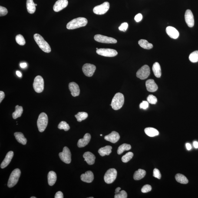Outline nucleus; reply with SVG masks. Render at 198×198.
<instances>
[{
	"instance_id": "052dcab7",
	"label": "nucleus",
	"mask_w": 198,
	"mask_h": 198,
	"mask_svg": "<svg viewBox=\"0 0 198 198\" xmlns=\"http://www.w3.org/2000/svg\"><path fill=\"white\" fill-rule=\"evenodd\" d=\"M100 136H103V135H102V134H101V135H100Z\"/></svg>"
},
{
	"instance_id": "f257e3e1",
	"label": "nucleus",
	"mask_w": 198,
	"mask_h": 198,
	"mask_svg": "<svg viewBox=\"0 0 198 198\" xmlns=\"http://www.w3.org/2000/svg\"><path fill=\"white\" fill-rule=\"evenodd\" d=\"M88 23L86 18H78L70 21L67 24V28L68 29H74L80 27L85 26Z\"/></svg>"
},
{
	"instance_id": "a19ab883",
	"label": "nucleus",
	"mask_w": 198,
	"mask_h": 198,
	"mask_svg": "<svg viewBox=\"0 0 198 198\" xmlns=\"http://www.w3.org/2000/svg\"><path fill=\"white\" fill-rule=\"evenodd\" d=\"M115 198H127V193L125 191L121 190L119 193L115 195Z\"/></svg>"
},
{
	"instance_id": "cd10ccee",
	"label": "nucleus",
	"mask_w": 198,
	"mask_h": 198,
	"mask_svg": "<svg viewBox=\"0 0 198 198\" xmlns=\"http://www.w3.org/2000/svg\"><path fill=\"white\" fill-rule=\"evenodd\" d=\"M145 132L147 136L150 137H154L159 134L158 131L152 127H147L145 128Z\"/></svg>"
},
{
	"instance_id": "9b49d317",
	"label": "nucleus",
	"mask_w": 198,
	"mask_h": 198,
	"mask_svg": "<svg viewBox=\"0 0 198 198\" xmlns=\"http://www.w3.org/2000/svg\"><path fill=\"white\" fill-rule=\"evenodd\" d=\"M96 52L99 55L106 57H115L118 54L116 50L110 48H99Z\"/></svg>"
},
{
	"instance_id": "412c9836",
	"label": "nucleus",
	"mask_w": 198,
	"mask_h": 198,
	"mask_svg": "<svg viewBox=\"0 0 198 198\" xmlns=\"http://www.w3.org/2000/svg\"><path fill=\"white\" fill-rule=\"evenodd\" d=\"M166 33L169 37L173 39H176L179 36V33L174 27L169 26L166 29Z\"/></svg>"
},
{
	"instance_id": "7c9ffc66",
	"label": "nucleus",
	"mask_w": 198,
	"mask_h": 198,
	"mask_svg": "<svg viewBox=\"0 0 198 198\" xmlns=\"http://www.w3.org/2000/svg\"><path fill=\"white\" fill-rule=\"evenodd\" d=\"M138 44L140 47L145 49H150L153 48V44L145 39H140L138 41Z\"/></svg>"
},
{
	"instance_id": "393cba45",
	"label": "nucleus",
	"mask_w": 198,
	"mask_h": 198,
	"mask_svg": "<svg viewBox=\"0 0 198 198\" xmlns=\"http://www.w3.org/2000/svg\"><path fill=\"white\" fill-rule=\"evenodd\" d=\"M112 147L110 146H106L99 149L98 152L101 156L109 155L112 152Z\"/></svg>"
},
{
	"instance_id": "9d476101",
	"label": "nucleus",
	"mask_w": 198,
	"mask_h": 198,
	"mask_svg": "<svg viewBox=\"0 0 198 198\" xmlns=\"http://www.w3.org/2000/svg\"><path fill=\"white\" fill-rule=\"evenodd\" d=\"M150 74V69L147 65H144L137 72V77L141 80L147 79Z\"/></svg>"
},
{
	"instance_id": "2eb2a0df",
	"label": "nucleus",
	"mask_w": 198,
	"mask_h": 198,
	"mask_svg": "<svg viewBox=\"0 0 198 198\" xmlns=\"http://www.w3.org/2000/svg\"><path fill=\"white\" fill-rule=\"evenodd\" d=\"M68 5V0H58L54 5V11L59 12L66 8Z\"/></svg>"
},
{
	"instance_id": "473e14b6",
	"label": "nucleus",
	"mask_w": 198,
	"mask_h": 198,
	"mask_svg": "<svg viewBox=\"0 0 198 198\" xmlns=\"http://www.w3.org/2000/svg\"><path fill=\"white\" fill-rule=\"evenodd\" d=\"M15 108V111L12 114L13 118L14 119H15L18 117H20L23 112V108L21 106L17 105L16 106Z\"/></svg>"
},
{
	"instance_id": "603ef678",
	"label": "nucleus",
	"mask_w": 198,
	"mask_h": 198,
	"mask_svg": "<svg viewBox=\"0 0 198 198\" xmlns=\"http://www.w3.org/2000/svg\"><path fill=\"white\" fill-rule=\"evenodd\" d=\"M186 148H187L188 150H191L192 149V146L191 145L190 143H187L186 145Z\"/></svg>"
},
{
	"instance_id": "a211bd4d",
	"label": "nucleus",
	"mask_w": 198,
	"mask_h": 198,
	"mask_svg": "<svg viewBox=\"0 0 198 198\" xmlns=\"http://www.w3.org/2000/svg\"><path fill=\"white\" fill-rule=\"evenodd\" d=\"M81 179L83 182L87 183H91L94 179V176L92 172L88 171L85 173H83L80 176Z\"/></svg>"
},
{
	"instance_id": "4c0bfd02",
	"label": "nucleus",
	"mask_w": 198,
	"mask_h": 198,
	"mask_svg": "<svg viewBox=\"0 0 198 198\" xmlns=\"http://www.w3.org/2000/svg\"><path fill=\"white\" fill-rule=\"evenodd\" d=\"M58 128L60 130H64L65 131H68L70 129V127L69 125L67 124L66 122L62 121L58 124Z\"/></svg>"
},
{
	"instance_id": "c03bdc74",
	"label": "nucleus",
	"mask_w": 198,
	"mask_h": 198,
	"mask_svg": "<svg viewBox=\"0 0 198 198\" xmlns=\"http://www.w3.org/2000/svg\"><path fill=\"white\" fill-rule=\"evenodd\" d=\"M8 13V10L6 8L2 6H0V16H1L6 15Z\"/></svg>"
},
{
	"instance_id": "6e6552de",
	"label": "nucleus",
	"mask_w": 198,
	"mask_h": 198,
	"mask_svg": "<svg viewBox=\"0 0 198 198\" xmlns=\"http://www.w3.org/2000/svg\"><path fill=\"white\" fill-rule=\"evenodd\" d=\"M110 7V3L107 2H105L101 5L95 7L93 8V12L97 15H103L108 11Z\"/></svg>"
},
{
	"instance_id": "b1692460",
	"label": "nucleus",
	"mask_w": 198,
	"mask_h": 198,
	"mask_svg": "<svg viewBox=\"0 0 198 198\" xmlns=\"http://www.w3.org/2000/svg\"><path fill=\"white\" fill-rule=\"evenodd\" d=\"M48 183L50 186H52L55 184L56 181L57 176L56 173L53 171L49 172L48 174Z\"/></svg>"
},
{
	"instance_id": "de8ad7c7",
	"label": "nucleus",
	"mask_w": 198,
	"mask_h": 198,
	"mask_svg": "<svg viewBox=\"0 0 198 198\" xmlns=\"http://www.w3.org/2000/svg\"><path fill=\"white\" fill-rule=\"evenodd\" d=\"M143 15H142V14L139 13L136 15V16L135 17L134 19L135 20L136 22H140V21H141V20L143 19Z\"/></svg>"
},
{
	"instance_id": "c756f323",
	"label": "nucleus",
	"mask_w": 198,
	"mask_h": 198,
	"mask_svg": "<svg viewBox=\"0 0 198 198\" xmlns=\"http://www.w3.org/2000/svg\"><path fill=\"white\" fill-rule=\"evenodd\" d=\"M146 174L145 171L140 169L135 172L133 177L134 180H140L144 178Z\"/></svg>"
},
{
	"instance_id": "1a4fd4ad",
	"label": "nucleus",
	"mask_w": 198,
	"mask_h": 198,
	"mask_svg": "<svg viewBox=\"0 0 198 198\" xmlns=\"http://www.w3.org/2000/svg\"><path fill=\"white\" fill-rule=\"evenodd\" d=\"M61 160L66 164H70L71 161V152L68 147H64L62 152L59 154Z\"/></svg>"
},
{
	"instance_id": "bb28decb",
	"label": "nucleus",
	"mask_w": 198,
	"mask_h": 198,
	"mask_svg": "<svg viewBox=\"0 0 198 198\" xmlns=\"http://www.w3.org/2000/svg\"><path fill=\"white\" fill-rule=\"evenodd\" d=\"M152 70L155 76L157 78H160L161 75V69L158 62H156L153 64Z\"/></svg>"
},
{
	"instance_id": "39448f33",
	"label": "nucleus",
	"mask_w": 198,
	"mask_h": 198,
	"mask_svg": "<svg viewBox=\"0 0 198 198\" xmlns=\"http://www.w3.org/2000/svg\"><path fill=\"white\" fill-rule=\"evenodd\" d=\"M21 173L20 170L19 169H15L13 171L8 179V187H12L16 185L19 180Z\"/></svg>"
},
{
	"instance_id": "f03ea898",
	"label": "nucleus",
	"mask_w": 198,
	"mask_h": 198,
	"mask_svg": "<svg viewBox=\"0 0 198 198\" xmlns=\"http://www.w3.org/2000/svg\"><path fill=\"white\" fill-rule=\"evenodd\" d=\"M124 98L122 93H117L112 100L111 104L112 108L114 110H118L121 109L124 104Z\"/></svg>"
},
{
	"instance_id": "aec40b11",
	"label": "nucleus",
	"mask_w": 198,
	"mask_h": 198,
	"mask_svg": "<svg viewBox=\"0 0 198 198\" xmlns=\"http://www.w3.org/2000/svg\"><path fill=\"white\" fill-rule=\"evenodd\" d=\"M91 136L89 133H86L84 136V138L80 139L77 143V146L79 147H85L89 143L91 140Z\"/></svg>"
},
{
	"instance_id": "20e7f679",
	"label": "nucleus",
	"mask_w": 198,
	"mask_h": 198,
	"mask_svg": "<svg viewBox=\"0 0 198 198\" xmlns=\"http://www.w3.org/2000/svg\"><path fill=\"white\" fill-rule=\"evenodd\" d=\"M48 123V118L46 114L41 113L39 116L37 120V126L40 132H43L45 130Z\"/></svg>"
},
{
	"instance_id": "5fc2aeb1",
	"label": "nucleus",
	"mask_w": 198,
	"mask_h": 198,
	"mask_svg": "<svg viewBox=\"0 0 198 198\" xmlns=\"http://www.w3.org/2000/svg\"><path fill=\"white\" fill-rule=\"evenodd\" d=\"M193 145L195 148H198V143L197 141H194L193 142Z\"/></svg>"
},
{
	"instance_id": "423d86ee",
	"label": "nucleus",
	"mask_w": 198,
	"mask_h": 198,
	"mask_svg": "<svg viewBox=\"0 0 198 198\" xmlns=\"http://www.w3.org/2000/svg\"><path fill=\"white\" fill-rule=\"evenodd\" d=\"M33 87L37 93H41L44 90V79L41 76H38L34 79Z\"/></svg>"
},
{
	"instance_id": "f3484780",
	"label": "nucleus",
	"mask_w": 198,
	"mask_h": 198,
	"mask_svg": "<svg viewBox=\"0 0 198 198\" xmlns=\"http://www.w3.org/2000/svg\"><path fill=\"white\" fill-rule=\"evenodd\" d=\"M69 88L71 94L73 97H77L79 95L80 93V90L78 84L76 83L72 82L69 84Z\"/></svg>"
},
{
	"instance_id": "0eeeda50",
	"label": "nucleus",
	"mask_w": 198,
	"mask_h": 198,
	"mask_svg": "<svg viewBox=\"0 0 198 198\" xmlns=\"http://www.w3.org/2000/svg\"><path fill=\"white\" fill-rule=\"evenodd\" d=\"M117 170L114 169H110L107 170L104 176L105 182L107 184L112 183L117 178Z\"/></svg>"
},
{
	"instance_id": "e433bc0d",
	"label": "nucleus",
	"mask_w": 198,
	"mask_h": 198,
	"mask_svg": "<svg viewBox=\"0 0 198 198\" xmlns=\"http://www.w3.org/2000/svg\"><path fill=\"white\" fill-rule=\"evenodd\" d=\"M134 154L131 152H129L122 157L121 160L123 163H127L132 159Z\"/></svg>"
},
{
	"instance_id": "49530a36",
	"label": "nucleus",
	"mask_w": 198,
	"mask_h": 198,
	"mask_svg": "<svg viewBox=\"0 0 198 198\" xmlns=\"http://www.w3.org/2000/svg\"><path fill=\"white\" fill-rule=\"evenodd\" d=\"M149 103L147 101H143V102L140 104V108L143 109V110H146L149 107Z\"/></svg>"
},
{
	"instance_id": "f704fd0d",
	"label": "nucleus",
	"mask_w": 198,
	"mask_h": 198,
	"mask_svg": "<svg viewBox=\"0 0 198 198\" xmlns=\"http://www.w3.org/2000/svg\"><path fill=\"white\" fill-rule=\"evenodd\" d=\"M88 114L85 112H79L77 114L75 115V117L77 121L81 122L85 120L88 117Z\"/></svg>"
},
{
	"instance_id": "4468645a",
	"label": "nucleus",
	"mask_w": 198,
	"mask_h": 198,
	"mask_svg": "<svg viewBox=\"0 0 198 198\" xmlns=\"http://www.w3.org/2000/svg\"><path fill=\"white\" fill-rule=\"evenodd\" d=\"M185 20L188 27L192 28L194 25V18L193 13L190 10H186L185 15Z\"/></svg>"
},
{
	"instance_id": "a878e982",
	"label": "nucleus",
	"mask_w": 198,
	"mask_h": 198,
	"mask_svg": "<svg viewBox=\"0 0 198 198\" xmlns=\"http://www.w3.org/2000/svg\"><path fill=\"white\" fill-rule=\"evenodd\" d=\"M14 135L18 143L23 145L26 144L27 140L22 133L20 132H16L14 133Z\"/></svg>"
},
{
	"instance_id": "6ab92c4d",
	"label": "nucleus",
	"mask_w": 198,
	"mask_h": 198,
	"mask_svg": "<svg viewBox=\"0 0 198 198\" xmlns=\"http://www.w3.org/2000/svg\"><path fill=\"white\" fill-rule=\"evenodd\" d=\"M146 86L148 91L154 92L158 89V86L153 79H149L146 82Z\"/></svg>"
},
{
	"instance_id": "ea45409f",
	"label": "nucleus",
	"mask_w": 198,
	"mask_h": 198,
	"mask_svg": "<svg viewBox=\"0 0 198 198\" xmlns=\"http://www.w3.org/2000/svg\"><path fill=\"white\" fill-rule=\"evenodd\" d=\"M147 101L149 103L152 104H155L157 103V98L155 96L153 95H150L147 97Z\"/></svg>"
},
{
	"instance_id": "37998d69",
	"label": "nucleus",
	"mask_w": 198,
	"mask_h": 198,
	"mask_svg": "<svg viewBox=\"0 0 198 198\" xmlns=\"http://www.w3.org/2000/svg\"><path fill=\"white\" fill-rule=\"evenodd\" d=\"M153 176L155 178H157L158 179H160L161 178V174L160 173V171L157 169H155L153 170Z\"/></svg>"
},
{
	"instance_id": "13d9d810",
	"label": "nucleus",
	"mask_w": 198,
	"mask_h": 198,
	"mask_svg": "<svg viewBox=\"0 0 198 198\" xmlns=\"http://www.w3.org/2000/svg\"><path fill=\"white\" fill-rule=\"evenodd\" d=\"M94 198V197H89L88 198Z\"/></svg>"
},
{
	"instance_id": "4be33fe9",
	"label": "nucleus",
	"mask_w": 198,
	"mask_h": 198,
	"mask_svg": "<svg viewBox=\"0 0 198 198\" xmlns=\"http://www.w3.org/2000/svg\"><path fill=\"white\" fill-rule=\"evenodd\" d=\"M84 161L88 164L91 165L94 164L95 161V157L92 153L89 152H86L83 155Z\"/></svg>"
},
{
	"instance_id": "58836bf2",
	"label": "nucleus",
	"mask_w": 198,
	"mask_h": 198,
	"mask_svg": "<svg viewBox=\"0 0 198 198\" xmlns=\"http://www.w3.org/2000/svg\"><path fill=\"white\" fill-rule=\"evenodd\" d=\"M16 41L18 44L21 46H23L25 44V39L23 36L19 34L16 36L15 37Z\"/></svg>"
},
{
	"instance_id": "dca6fc26",
	"label": "nucleus",
	"mask_w": 198,
	"mask_h": 198,
	"mask_svg": "<svg viewBox=\"0 0 198 198\" xmlns=\"http://www.w3.org/2000/svg\"><path fill=\"white\" fill-rule=\"evenodd\" d=\"M120 136L118 133L113 131L110 134L105 136V140L112 143H117L119 140Z\"/></svg>"
},
{
	"instance_id": "72a5a7b5",
	"label": "nucleus",
	"mask_w": 198,
	"mask_h": 198,
	"mask_svg": "<svg viewBox=\"0 0 198 198\" xmlns=\"http://www.w3.org/2000/svg\"><path fill=\"white\" fill-rule=\"evenodd\" d=\"M131 148L130 145L124 143L119 146L117 150V153L118 154H121L123 152L126 150H129Z\"/></svg>"
},
{
	"instance_id": "680f3d73",
	"label": "nucleus",
	"mask_w": 198,
	"mask_h": 198,
	"mask_svg": "<svg viewBox=\"0 0 198 198\" xmlns=\"http://www.w3.org/2000/svg\"><path fill=\"white\" fill-rule=\"evenodd\" d=\"M96 49H97V50L98 49V48H96Z\"/></svg>"
},
{
	"instance_id": "6e6d98bb",
	"label": "nucleus",
	"mask_w": 198,
	"mask_h": 198,
	"mask_svg": "<svg viewBox=\"0 0 198 198\" xmlns=\"http://www.w3.org/2000/svg\"><path fill=\"white\" fill-rule=\"evenodd\" d=\"M120 189H121V188L120 187H117V189H116L115 192V194H117L119 193L120 192Z\"/></svg>"
},
{
	"instance_id": "5701e85b",
	"label": "nucleus",
	"mask_w": 198,
	"mask_h": 198,
	"mask_svg": "<svg viewBox=\"0 0 198 198\" xmlns=\"http://www.w3.org/2000/svg\"><path fill=\"white\" fill-rule=\"evenodd\" d=\"M14 152L13 151L8 152L5 158L2 161L1 165V168L4 169L8 166L11 163V159L13 157Z\"/></svg>"
},
{
	"instance_id": "c85d7f7f",
	"label": "nucleus",
	"mask_w": 198,
	"mask_h": 198,
	"mask_svg": "<svg viewBox=\"0 0 198 198\" xmlns=\"http://www.w3.org/2000/svg\"><path fill=\"white\" fill-rule=\"evenodd\" d=\"M35 4H34L33 0H27V11L30 14H33L36 11Z\"/></svg>"
},
{
	"instance_id": "2f4dec72",
	"label": "nucleus",
	"mask_w": 198,
	"mask_h": 198,
	"mask_svg": "<svg viewBox=\"0 0 198 198\" xmlns=\"http://www.w3.org/2000/svg\"><path fill=\"white\" fill-rule=\"evenodd\" d=\"M175 178L178 183L181 184H186L188 183L189 181L187 178L183 174L178 173L175 176Z\"/></svg>"
},
{
	"instance_id": "09e8293b",
	"label": "nucleus",
	"mask_w": 198,
	"mask_h": 198,
	"mask_svg": "<svg viewBox=\"0 0 198 198\" xmlns=\"http://www.w3.org/2000/svg\"><path fill=\"white\" fill-rule=\"evenodd\" d=\"M55 198H63L64 196L62 192L61 191H58L55 194Z\"/></svg>"
},
{
	"instance_id": "7ed1b4c3",
	"label": "nucleus",
	"mask_w": 198,
	"mask_h": 198,
	"mask_svg": "<svg viewBox=\"0 0 198 198\" xmlns=\"http://www.w3.org/2000/svg\"><path fill=\"white\" fill-rule=\"evenodd\" d=\"M34 39L40 48L43 51L46 53L51 52V48L50 45L41 35L38 34H35L34 35Z\"/></svg>"
},
{
	"instance_id": "4d7b16f0",
	"label": "nucleus",
	"mask_w": 198,
	"mask_h": 198,
	"mask_svg": "<svg viewBox=\"0 0 198 198\" xmlns=\"http://www.w3.org/2000/svg\"><path fill=\"white\" fill-rule=\"evenodd\" d=\"M31 198H36V197H31Z\"/></svg>"
},
{
	"instance_id": "8fccbe9b",
	"label": "nucleus",
	"mask_w": 198,
	"mask_h": 198,
	"mask_svg": "<svg viewBox=\"0 0 198 198\" xmlns=\"http://www.w3.org/2000/svg\"><path fill=\"white\" fill-rule=\"evenodd\" d=\"M5 97V94L4 92L2 91H0V103L2 102Z\"/></svg>"
},
{
	"instance_id": "79ce46f5",
	"label": "nucleus",
	"mask_w": 198,
	"mask_h": 198,
	"mask_svg": "<svg viewBox=\"0 0 198 198\" xmlns=\"http://www.w3.org/2000/svg\"><path fill=\"white\" fill-rule=\"evenodd\" d=\"M152 190L151 186L149 185H146L143 186L141 189V192L143 193L150 192Z\"/></svg>"
},
{
	"instance_id": "ddd939ff",
	"label": "nucleus",
	"mask_w": 198,
	"mask_h": 198,
	"mask_svg": "<svg viewBox=\"0 0 198 198\" xmlns=\"http://www.w3.org/2000/svg\"><path fill=\"white\" fill-rule=\"evenodd\" d=\"M96 67L94 65L87 63L84 65L82 71L84 74L87 77H91L95 71Z\"/></svg>"
},
{
	"instance_id": "bf43d9fd",
	"label": "nucleus",
	"mask_w": 198,
	"mask_h": 198,
	"mask_svg": "<svg viewBox=\"0 0 198 198\" xmlns=\"http://www.w3.org/2000/svg\"><path fill=\"white\" fill-rule=\"evenodd\" d=\"M35 6H37V4H35Z\"/></svg>"
},
{
	"instance_id": "a18cd8bd",
	"label": "nucleus",
	"mask_w": 198,
	"mask_h": 198,
	"mask_svg": "<svg viewBox=\"0 0 198 198\" xmlns=\"http://www.w3.org/2000/svg\"><path fill=\"white\" fill-rule=\"evenodd\" d=\"M128 27V24L127 22H124L119 27V30L123 32L126 31Z\"/></svg>"
},
{
	"instance_id": "3c124183",
	"label": "nucleus",
	"mask_w": 198,
	"mask_h": 198,
	"mask_svg": "<svg viewBox=\"0 0 198 198\" xmlns=\"http://www.w3.org/2000/svg\"><path fill=\"white\" fill-rule=\"evenodd\" d=\"M20 66L21 68H25L27 67V64L25 62L21 63L20 64Z\"/></svg>"
},
{
	"instance_id": "864d4df0",
	"label": "nucleus",
	"mask_w": 198,
	"mask_h": 198,
	"mask_svg": "<svg viewBox=\"0 0 198 198\" xmlns=\"http://www.w3.org/2000/svg\"><path fill=\"white\" fill-rule=\"evenodd\" d=\"M16 74L17 75H18V77H22V74H21L20 72L18 71H17L16 72Z\"/></svg>"
},
{
	"instance_id": "c9c22d12",
	"label": "nucleus",
	"mask_w": 198,
	"mask_h": 198,
	"mask_svg": "<svg viewBox=\"0 0 198 198\" xmlns=\"http://www.w3.org/2000/svg\"><path fill=\"white\" fill-rule=\"evenodd\" d=\"M189 59L192 62L195 63L198 62V51H194L190 54Z\"/></svg>"
},
{
	"instance_id": "f8f14e48",
	"label": "nucleus",
	"mask_w": 198,
	"mask_h": 198,
	"mask_svg": "<svg viewBox=\"0 0 198 198\" xmlns=\"http://www.w3.org/2000/svg\"><path fill=\"white\" fill-rule=\"evenodd\" d=\"M94 40L98 42L105 43V44H116L117 41L115 39L105 36L100 34H98L95 36Z\"/></svg>"
}]
</instances>
